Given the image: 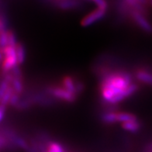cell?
<instances>
[{
	"instance_id": "cell-6",
	"label": "cell",
	"mask_w": 152,
	"mask_h": 152,
	"mask_svg": "<svg viewBox=\"0 0 152 152\" xmlns=\"http://www.w3.org/2000/svg\"><path fill=\"white\" fill-rule=\"evenodd\" d=\"M53 3L57 6V8L64 10H74L80 5V2L78 1H72V0L56 1V2H53Z\"/></svg>"
},
{
	"instance_id": "cell-8",
	"label": "cell",
	"mask_w": 152,
	"mask_h": 152,
	"mask_svg": "<svg viewBox=\"0 0 152 152\" xmlns=\"http://www.w3.org/2000/svg\"><path fill=\"white\" fill-rule=\"evenodd\" d=\"M62 83H63L64 88L66 90H68V92H70L72 94H77L75 88V82H74V80H73V78L72 77H70V76H65V77H64L63 81H62Z\"/></svg>"
},
{
	"instance_id": "cell-9",
	"label": "cell",
	"mask_w": 152,
	"mask_h": 152,
	"mask_svg": "<svg viewBox=\"0 0 152 152\" xmlns=\"http://www.w3.org/2000/svg\"><path fill=\"white\" fill-rule=\"evenodd\" d=\"M117 120L118 122L126 123L130 121H135L137 120V118L135 115L129 113H117Z\"/></svg>"
},
{
	"instance_id": "cell-13",
	"label": "cell",
	"mask_w": 152,
	"mask_h": 152,
	"mask_svg": "<svg viewBox=\"0 0 152 152\" xmlns=\"http://www.w3.org/2000/svg\"><path fill=\"white\" fill-rule=\"evenodd\" d=\"M47 152H64V148L58 142H50L47 148Z\"/></svg>"
},
{
	"instance_id": "cell-5",
	"label": "cell",
	"mask_w": 152,
	"mask_h": 152,
	"mask_svg": "<svg viewBox=\"0 0 152 152\" xmlns=\"http://www.w3.org/2000/svg\"><path fill=\"white\" fill-rule=\"evenodd\" d=\"M106 14L105 10L96 9L94 11L91 12L88 15H86L84 18L82 19L81 21V25L82 26H88L92 25V23L97 22L100 19H102Z\"/></svg>"
},
{
	"instance_id": "cell-16",
	"label": "cell",
	"mask_w": 152,
	"mask_h": 152,
	"mask_svg": "<svg viewBox=\"0 0 152 152\" xmlns=\"http://www.w3.org/2000/svg\"><path fill=\"white\" fill-rule=\"evenodd\" d=\"M17 42H16V38L15 36L14 33L12 30H9L8 31V46L14 47L16 48Z\"/></svg>"
},
{
	"instance_id": "cell-17",
	"label": "cell",
	"mask_w": 152,
	"mask_h": 152,
	"mask_svg": "<svg viewBox=\"0 0 152 152\" xmlns=\"http://www.w3.org/2000/svg\"><path fill=\"white\" fill-rule=\"evenodd\" d=\"M92 2L96 5L97 9L105 10V11H106V10H107L108 6H107V2L106 1H103V0H94Z\"/></svg>"
},
{
	"instance_id": "cell-11",
	"label": "cell",
	"mask_w": 152,
	"mask_h": 152,
	"mask_svg": "<svg viewBox=\"0 0 152 152\" xmlns=\"http://www.w3.org/2000/svg\"><path fill=\"white\" fill-rule=\"evenodd\" d=\"M102 120L106 124H114L118 122L117 120V113L107 112L102 115Z\"/></svg>"
},
{
	"instance_id": "cell-10",
	"label": "cell",
	"mask_w": 152,
	"mask_h": 152,
	"mask_svg": "<svg viewBox=\"0 0 152 152\" xmlns=\"http://www.w3.org/2000/svg\"><path fill=\"white\" fill-rule=\"evenodd\" d=\"M122 127L124 130L130 131V132H137L140 128V124L137 120L135 121H130V122L123 123Z\"/></svg>"
},
{
	"instance_id": "cell-12",
	"label": "cell",
	"mask_w": 152,
	"mask_h": 152,
	"mask_svg": "<svg viewBox=\"0 0 152 152\" xmlns=\"http://www.w3.org/2000/svg\"><path fill=\"white\" fill-rule=\"evenodd\" d=\"M16 56H17V60H18V64H23L25 61V49L24 47L20 42L17 43L16 46Z\"/></svg>"
},
{
	"instance_id": "cell-4",
	"label": "cell",
	"mask_w": 152,
	"mask_h": 152,
	"mask_svg": "<svg viewBox=\"0 0 152 152\" xmlns=\"http://www.w3.org/2000/svg\"><path fill=\"white\" fill-rule=\"evenodd\" d=\"M130 15L134 22L140 29L148 34H152V24L147 20L144 14L137 11H132Z\"/></svg>"
},
{
	"instance_id": "cell-14",
	"label": "cell",
	"mask_w": 152,
	"mask_h": 152,
	"mask_svg": "<svg viewBox=\"0 0 152 152\" xmlns=\"http://www.w3.org/2000/svg\"><path fill=\"white\" fill-rule=\"evenodd\" d=\"M11 85H12V88L14 89L15 92L16 93H21L23 92V83L21 78H14L13 77V79H12V82H11Z\"/></svg>"
},
{
	"instance_id": "cell-1",
	"label": "cell",
	"mask_w": 152,
	"mask_h": 152,
	"mask_svg": "<svg viewBox=\"0 0 152 152\" xmlns=\"http://www.w3.org/2000/svg\"><path fill=\"white\" fill-rule=\"evenodd\" d=\"M131 84V76L127 72H106L100 84L101 96L105 101L112 103Z\"/></svg>"
},
{
	"instance_id": "cell-19",
	"label": "cell",
	"mask_w": 152,
	"mask_h": 152,
	"mask_svg": "<svg viewBox=\"0 0 152 152\" xmlns=\"http://www.w3.org/2000/svg\"><path fill=\"white\" fill-rule=\"evenodd\" d=\"M75 88L77 94H80L82 90H83V88H84V86H83L82 82L77 81V82H75Z\"/></svg>"
},
{
	"instance_id": "cell-18",
	"label": "cell",
	"mask_w": 152,
	"mask_h": 152,
	"mask_svg": "<svg viewBox=\"0 0 152 152\" xmlns=\"http://www.w3.org/2000/svg\"><path fill=\"white\" fill-rule=\"evenodd\" d=\"M19 102H20V99H19V94L15 92L14 93L12 94L11 99H10V103L12 105V106H17V104L19 103Z\"/></svg>"
},
{
	"instance_id": "cell-15",
	"label": "cell",
	"mask_w": 152,
	"mask_h": 152,
	"mask_svg": "<svg viewBox=\"0 0 152 152\" xmlns=\"http://www.w3.org/2000/svg\"><path fill=\"white\" fill-rule=\"evenodd\" d=\"M0 43H1V47L2 48H6L8 46V31L4 30V31H0Z\"/></svg>"
},
{
	"instance_id": "cell-20",
	"label": "cell",
	"mask_w": 152,
	"mask_h": 152,
	"mask_svg": "<svg viewBox=\"0 0 152 152\" xmlns=\"http://www.w3.org/2000/svg\"><path fill=\"white\" fill-rule=\"evenodd\" d=\"M6 106H2V105H1V106H0V120H1V121L3 120L5 110H6Z\"/></svg>"
},
{
	"instance_id": "cell-3",
	"label": "cell",
	"mask_w": 152,
	"mask_h": 152,
	"mask_svg": "<svg viewBox=\"0 0 152 152\" xmlns=\"http://www.w3.org/2000/svg\"><path fill=\"white\" fill-rule=\"evenodd\" d=\"M47 92L54 98L59 99L68 102H73L76 99V95L72 94L64 88L61 87H48Z\"/></svg>"
},
{
	"instance_id": "cell-7",
	"label": "cell",
	"mask_w": 152,
	"mask_h": 152,
	"mask_svg": "<svg viewBox=\"0 0 152 152\" xmlns=\"http://www.w3.org/2000/svg\"><path fill=\"white\" fill-rule=\"evenodd\" d=\"M136 77L140 82L152 86V72L145 69H139L136 72Z\"/></svg>"
},
{
	"instance_id": "cell-2",
	"label": "cell",
	"mask_w": 152,
	"mask_h": 152,
	"mask_svg": "<svg viewBox=\"0 0 152 152\" xmlns=\"http://www.w3.org/2000/svg\"><path fill=\"white\" fill-rule=\"evenodd\" d=\"M1 60L2 61V70L6 74L18 66V60L16 56V48L14 47L7 46L1 49Z\"/></svg>"
},
{
	"instance_id": "cell-21",
	"label": "cell",
	"mask_w": 152,
	"mask_h": 152,
	"mask_svg": "<svg viewBox=\"0 0 152 152\" xmlns=\"http://www.w3.org/2000/svg\"><path fill=\"white\" fill-rule=\"evenodd\" d=\"M149 3H150V4L151 5V6H152V1H150V2H149Z\"/></svg>"
}]
</instances>
